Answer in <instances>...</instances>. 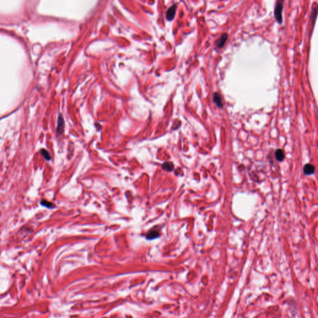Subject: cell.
Returning a JSON list of instances; mask_svg holds the SVG:
<instances>
[{
  "label": "cell",
  "mask_w": 318,
  "mask_h": 318,
  "mask_svg": "<svg viewBox=\"0 0 318 318\" xmlns=\"http://www.w3.org/2000/svg\"><path fill=\"white\" fill-rule=\"evenodd\" d=\"M283 3L284 2L283 0H279L277 1L275 8V11H274V15L275 18L279 24H282L283 22V18H282V12H283Z\"/></svg>",
  "instance_id": "6da1fadb"
},
{
  "label": "cell",
  "mask_w": 318,
  "mask_h": 318,
  "mask_svg": "<svg viewBox=\"0 0 318 318\" xmlns=\"http://www.w3.org/2000/svg\"><path fill=\"white\" fill-rule=\"evenodd\" d=\"M228 38L227 34L225 33L222 34V36L215 42V46L218 49H221L225 45L227 39Z\"/></svg>",
  "instance_id": "7a4b0ae2"
},
{
  "label": "cell",
  "mask_w": 318,
  "mask_h": 318,
  "mask_svg": "<svg viewBox=\"0 0 318 318\" xmlns=\"http://www.w3.org/2000/svg\"><path fill=\"white\" fill-rule=\"evenodd\" d=\"M177 6L175 5L171 6L168 10H167V14H166V18L169 21H171L172 20L173 18H174L175 16V14H176V11H177Z\"/></svg>",
  "instance_id": "3957f363"
},
{
  "label": "cell",
  "mask_w": 318,
  "mask_h": 318,
  "mask_svg": "<svg viewBox=\"0 0 318 318\" xmlns=\"http://www.w3.org/2000/svg\"><path fill=\"white\" fill-rule=\"evenodd\" d=\"M213 102L218 108H223V103L222 101V98L218 93L216 92L213 94Z\"/></svg>",
  "instance_id": "277c9868"
},
{
  "label": "cell",
  "mask_w": 318,
  "mask_h": 318,
  "mask_svg": "<svg viewBox=\"0 0 318 318\" xmlns=\"http://www.w3.org/2000/svg\"><path fill=\"white\" fill-rule=\"evenodd\" d=\"M314 170H315L314 167L313 165L309 164H306L304 167V168H303V171H304L305 174L307 175L313 174V173H314Z\"/></svg>",
  "instance_id": "5b68a950"
},
{
  "label": "cell",
  "mask_w": 318,
  "mask_h": 318,
  "mask_svg": "<svg viewBox=\"0 0 318 318\" xmlns=\"http://www.w3.org/2000/svg\"><path fill=\"white\" fill-rule=\"evenodd\" d=\"M64 121L63 118L60 116L58 120V126H57V133L59 134H62L64 131Z\"/></svg>",
  "instance_id": "8992f818"
},
{
  "label": "cell",
  "mask_w": 318,
  "mask_h": 318,
  "mask_svg": "<svg viewBox=\"0 0 318 318\" xmlns=\"http://www.w3.org/2000/svg\"><path fill=\"white\" fill-rule=\"evenodd\" d=\"M160 236L158 231L157 230H151L147 234V239L148 240H153L154 239H156L157 237H158Z\"/></svg>",
  "instance_id": "52a82bcc"
},
{
  "label": "cell",
  "mask_w": 318,
  "mask_h": 318,
  "mask_svg": "<svg viewBox=\"0 0 318 318\" xmlns=\"http://www.w3.org/2000/svg\"><path fill=\"white\" fill-rule=\"evenodd\" d=\"M162 167L164 170H166L167 171H171L174 169V165L171 162H166L162 165Z\"/></svg>",
  "instance_id": "ba28073f"
},
{
  "label": "cell",
  "mask_w": 318,
  "mask_h": 318,
  "mask_svg": "<svg viewBox=\"0 0 318 318\" xmlns=\"http://www.w3.org/2000/svg\"><path fill=\"white\" fill-rule=\"evenodd\" d=\"M275 157L279 162H282L285 157L284 152L282 149H277L275 152Z\"/></svg>",
  "instance_id": "9c48e42d"
},
{
  "label": "cell",
  "mask_w": 318,
  "mask_h": 318,
  "mask_svg": "<svg viewBox=\"0 0 318 318\" xmlns=\"http://www.w3.org/2000/svg\"><path fill=\"white\" fill-rule=\"evenodd\" d=\"M40 204H41L42 206H45V207L48 208H55V205L52 203H50V202L47 201V200H42Z\"/></svg>",
  "instance_id": "30bf717a"
},
{
  "label": "cell",
  "mask_w": 318,
  "mask_h": 318,
  "mask_svg": "<svg viewBox=\"0 0 318 318\" xmlns=\"http://www.w3.org/2000/svg\"><path fill=\"white\" fill-rule=\"evenodd\" d=\"M41 154L42 155H43V157H44V158L46 159V161H49L50 159H51V157L49 154V153L45 149H42L41 150Z\"/></svg>",
  "instance_id": "8fae6325"
},
{
  "label": "cell",
  "mask_w": 318,
  "mask_h": 318,
  "mask_svg": "<svg viewBox=\"0 0 318 318\" xmlns=\"http://www.w3.org/2000/svg\"><path fill=\"white\" fill-rule=\"evenodd\" d=\"M317 8L316 7L313 11V14H311V21L313 22V25L314 26V23H315V21H316V17H317Z\"/></svg>",
  "instance_id": "7c38bea8"
}]
</instances>
